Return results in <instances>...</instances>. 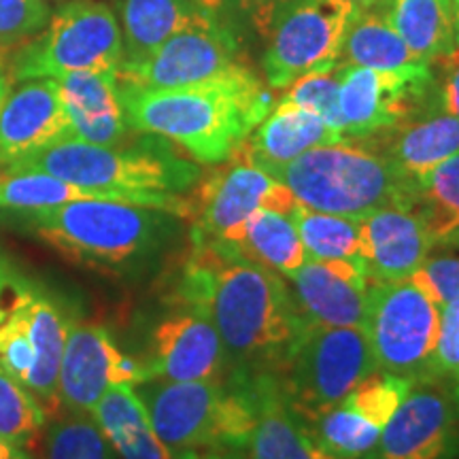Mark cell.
I'll list each match as a JSON object with an SVG mask.
<instances>
[{
  "mask_svg": "<svg viewBox=\"0 0 459 459\" xmlns=\"http://www.w3.org/2000/svg\"><path fill=\"white\" fill-rule=\"evenodd\" d=\"M177 298L213 324L237 372H274L307 324L279 273L196 238Z\"/></svg>",
  "mask_w": 459,
  "mask_h": 459,
  "instance_id": "obj_1",
  "label": "cell"
},
{
  "mask_svg": "<svg viewBox=\"0 0 459 459\" xmlns=\"http://www.w3.org/2000/svg\"><path fill=\"white\" fill-rule=\"evenodd\" d=\"M213 245V243H211ZM254 264L290 277L307 262V251L291 215L260 209L245 221L230 245H217Z\"/></svg>",
  "mask_w": 459,
  "mask_h": 459,
  "instance_id": "obj_28",
  "label": "cell"
},
{
  "mask_svg": "<svg viewBox=\"0 0 459 459\" xmlns=\"http://www.w3.org/2000/svg\"><path fill=\"white\" fill-rule=\"evenodd\" d=\"M434 383L459 381V300L445 304L440 311V334L436 344Z\"/></svg>",
  "mask_w": 459,
  "mask_h": 459,
  "instance_id": "obj_40",
  "label": "cell"
},
{
  "mask_svg": "<svg viewBox=\"0 0 459 459\" xmlns=\"http://www.w3.org/2000/svg\"><path fill=\"white\" fill-rule=\"evenodd\" d=\"M17 291H20V290H17ZM13 300H15V298H0V321H3L4 315L9 313V308H11V304H13Z\"/></svg>",
  "mask_w": 459,
  "mask_h": 459,
  "instance_id": "obj_50",
  "label": "cell"
},
{
  "mask_svg": "<svg viewBox=\"0 0 459 459\" xmlns=\"http://www.w3.org/2000/svg\"><path fill=\"white\" fill-rule=\"evenodd\" d=\"M119 99L132 130L175 143L203 164L232 158L274 108L271 91L247 66L196 88H119Z\"/></svg>",
  "mask_w": 459,
  "mask_h": 459,
  "instance_id": "obj_2",
  "label": "cell"
},
{
  "mask_svg": "<svg viewBox=\"0 0 459 459\" xmlns=\"http://www.w3.org/2000/svg\"><path fill=\"white\" fill-rule=\"evenodd\" d=\"M90 417L122 459H196L200 453H175L152 426L145 404L132 385H115L96 402Z\"/></svg>",
  "mask_w": 459,
  "mask_h": 459,
  "instance_id": "obj_25",
  "label": "cell"
},
{
  "mask_svg": "<svg viewBox=\"0 0 459 459\" xmlns=\"http://www.w3.org/2000/svg\"><path fill=\"white\" fill-rule=\"evenodd\" d=\"M344 136L328 122L307 108L279 102L260 126L247 136L237 153L245 162L266 170L273 166L291 162L308 149L341 143Z\"/></svg>",
  "mask_w": 459,
  "mask_h": 459,
  "instance_id": "obj_24",
  "label": "cell"
},
{
  "mask_svg": "<svg viewBox=\"0 0 459 459\" xmlns=\"http://www.w3.org/2000/svg\"><path fill=\"white\" fill-rule=\"evenodd\" d=\"M71 139V126L54 77L28 79L0 108V166L4 170Z\"/></svg>",
  "mask_w": 459,
  "mask_h": 459,
  "instance_id": "obj_18",
  "label": "cell"
},
{
  "mask_svg": "<svg viewBox=\"0 0 459 459\" xmlns=\"http://www.w3.org/2000/svg\"><path fill=\"white\" fill-rule=\"evenodd\" d=\"M145 370L115 344L105 328L66 321L65 353L57 381V400L71 412L90 415L102 395L115 385H141Z\"/></svg>",
  "mask_w": 459,
  "mask_h": 459,
  "instance_id": "obj_15",
  "label": "cell"
},
{
  "mask_svg": "<svg viewBox=\"0 0 459 459\" xmlns=\"http://www.w3.org/2000/svg\"><path fill=\"white\" fill-rule=\"evenodd\" d=\"M287 279L308 324L364 328L370 281L358 262L307 260Z\"/></svg>",
  "mask_w": 459,
  "mask_h": 459,
  "instance_id": "obj_20",
  "label": "cell"
},
{
  "mask_svg": "<svg viewBox=\"0 0 459 459\" xmlns=\"http://www.w3.org/2000/svg\"><path fill=\"white\" fill-rule=\"evenodd\" d=\"M338 65L372 68V71H404L429 65L411 51L387 17L377 11H358L344 34Z\"/></svg>",
  "mask_w": 459,
  "mask_h": 459,
  "instance_id": "obj_29",
  "label": "cell"
},
{
  "mask_svg": "<svg viewBox=\"0 0 459 459\" xmlns=\"http://www.w3.org/2000/svg\"><path fill=\"white\" fill-rule=\"evenodd\" d=\"M124 37V60H141L166 39L209 17L196 0H122L119 3Z\"/></svg>",
  "mask_w": 459,
  "mask_h": 459,
  "instance_id": "obj_27",
  "label": "cell"
},
{
  "mask_svg": "<svg viewBox=\"0 0 459 459\" xmlns=\"http://www.w3.org/2000/svg\"><path fill=\"white\" fill-rule=\"evenodd\" d=\"M359 264L370 283L409 279L429 257L434 240L417 206H383L359 217Z\"/></svg>",
  "mask_w": 459,
  "mask_h": 459,
  "instance_id": "obj_19",
  "label": "cell"
},
{
  "mask_svg": "<svg viewBox=\"0 0 459 459\" xmlns=\"http://www.w3.org/2000/svg\"><path fill=\"white\" fill-rule=\"evenodd\" d=\"M436 82V105L459 119V49L453 48L432 62Z\"/></svg>",
  "mask_w": 459,
  "mask_h": 459,
  "instance_id": "obj_41",
  "label": "cell"
},
{
  "mask_svg": "<svg viewBox=\"0 0 459 459\" xmlns=\"http://www.w3.org/2000/svg\"><path fill=\"white\" fill-rule=\"evenodd\" d=\"M415 206L434 247H459V153L419 181Z\"/></svg>",
  "mask_w": 459,
  "mask_h": 459,
  "instance_id": "obj_31",
  "label": "cell"
},
{
  "mask_svg": "<svg viewBox=\"0 0 459 459\" xmlns=\"http://www.w3.org/2000/svg\"><path fill=\"white\" fill-rule=\"evenodd\" d=\"M294 0H237L238 9L247 15L251 26L262 39H268L281 20V15L291 7Z\"/></svg>",
  "mask_w": 459,
  "mask_h": 459,
  "instance_id": "obj_42",
  "label": "cell"
},
{
  "mask_svg": "<svg viewBox=\"0 0 459 459\" xmlns=\"http://www.w3.org/2000/svg\"><path fill=\"white\" fill-rule=\"evenodd\" d=\"M341 74L342 65H336L332 71L304 74V77L296 79L290 85L281 102L319 115L324 122H328L332 128H336L344 136V122L341 113Z\"/></svg>",
  "mask_w": 459,
  "mask_h": 459,
  "instance_id": "obj_36",
  "label": "cell"
},
{
  "mask_svg": "<svg viewBox=\"0 0 459 459\" xmlns=\"http://www.w3.org/2000/svg\"><path fill=\"white\" fill-rule=\"evenodd\" d=\"M245 68L232 32L215 15L175 32L141 60L122 62L117 85L126 90L196 88Z\"/></svg>",
  "mask_w": 459,
  "mask_h": 459,
  "instance_id": "obj_10",
  "label": "cell"
},
{
  "mask_svg": "<svg viewBox=\"0 0 459 459\" xmlns=\"http://www.w3.org/2000/svg\"><path fill=\"white\" fill-rule=\"evenodd\" d=\"M412 387L389 372H372L338 404L307 423L315 445L328 459H364Z\"/></svg>",
  "mask_w": 459,
  "mask_h": 459,
  "instance_id": "obj_14",
  "label": "cell"
},
{
  "mask_svg": "<svg viewBox=\"0 0 459 459\" xmlns=\"http://www.w3.org/2000/svg\"><path fill=\"white\" fill-rule=\"evenodd\" d=\"M347 3H351L355 11H370L375 9L377 4H385L387 0H347Z\"/></svg>",
  "mask_w": 459,
  "mask_h": 459,
  "instance_id": "obj_48",
  "label": "cell"
},
{
  "mask_svg": "<svg viewBox=\"0 0 459 459\" xmlns=\"http://www.w3.org/2000/svg\"><path fill=\"white\" fill-rule=\"evenodd\" d=\"M436 105V82L429 65L404 71L344 66L341 113L344 139H364L426 113Z\"/></svg>",
  "mask_w": 459,
  "mask_h": 459,
  "instance_id": "obj_12",
  "label": "cell"
},
{
  "mask_svg": "<svg viewBox=\"0 0 459 459\" xmlns=\"http://www.w3.org/2000/svg\"><path fill=\"white\" fill-rule=\"evenodd\" d=\"M48 409L30 389L0 368V438L26 446L45 426Z\"/></svg>",
  "mask_w": 459,
  "mask_h": 459,
  "instance_id": "obj_34",
  "label": "cell"
},
{
  "mask_svg": "<svg viewBox=\"0 0 459 459\" xmlns=\"http://www.w3.org/2000/svg\"><path fill=\"white\" fill-rule=\"evenodd\" d=\"M141 364L145 381H209L223 377L228 361L213 324L181 308L156 325Z\"/></svg>",
  "mask_w": 459,
  "mask_h": 459,
  "instance_id": "obj_17",
  "label": "cell"
},
{
  "mask_svg": "<svg viewBox=\"0 0 459 459\" xmlns=\"http://www.w3.org/2000/svg\"><path fill=\"white\" fill-rule=\"evenodd\" d=\"M124 37L117 17L96 0H71L51 15L49 28L13 56L11 82L60 77L74 71H117Z\"/></svg>",
  "mask_w": 459,
  "mask_h": 459,
  "instance_id": "obj_9",
  "label": "cell"
},
{
  "mask_svg": "<svg viewBox=\"0 0 459 459\" xmlns=\"http://www.w3.org/2000/svg\"><path fill=\"white\" fill-rule=\"evenodd\" d=\"M34 366H37V349L32 344L30 332H28L24 313H22L20 304L13 300L9 313L0 321V368L7 370L26 387Z\"/></svg>",
  "mask_w": 459,
  "mask_h": 459,
  "instance_id": "obj_37",
  "label": "cell"
},
{
  "mask_svg": "<svg viewBox=\"0 0 459 459\" xmlns=\"http://www.w3.org/2000/svg\"><path fill=\"white\" fill-rule=\"evenodd\" d=\"M266 172L298 204L321 213L359 220L383 206H415L417 200V187L381 153L351 139L308 149Z\"/></svg>",
  "mask_w": 459,
  "mask_h": 459,
  "instance_id": "obj_4",
  "label": "cell"
},
{
  "mask_svg": "<svg viewBox=\"0 0 459 459\" xmlns=\"http://www.w3.org/2000/svg\"><path fill=\"white\" fill-rule=\"evenodd\" d=\"M48 22L45 0H0V48L32 39Z\"/></svg>",
  "mask_w": 459,
  "mask_h": 459,
  "instance_id": "obj_38",
  "label": "cell"
},
{
  "mask_svg": "<svg viewBox=\"0 0 459 459\" xmlns=\"http://www.w3.org/2000/svg\"><path fill=\"white\" fill-rule=\"evenodd\" d=\"M358 141L381 153L417 187L429 170L459 153V119L434 107Z\"/></svg>",
  "mask_w": 459,
  "mask_h": 459,
  "instance_id": "obj_21",
  "label": "cell"
},
{
  "mask_svg": "<svg viewBox=\"0 0 459 459\" xmlns=\"http://www.w3.org/2000/svg\"><path fill=\"white\" fill-rule=\"evenodd\" d=\"M453 398H455V402L459 404V381L453 383Z\"/></svg>",
  "mask_w": 459,
  "mask_h": 459,
  "instance_id": "obj_51",
  "label": "cell"
},
{
  "mask_svg": "<svg viewBox=\"0 0 459 459\" xmlns=\"http://www.w3.org/2000/svg\"><path fill=\"white\" fill-rule=\"evenodd\" d=\"M152 426L175 453L240 451L255 428L249 372L209 381H145L136 389Z\"/></svg>",
  "mask_w": 459,
  "mask_h": 459,
  "instance_id": "obj_5",
  "label": "cell"
},
{
  "mask_svg": "<svg viewBox=\"0 0 459 459\" xmlns=\"http://www.w3.org/2000/svg\"><path fill=\"white\" fill-rule=\"evenodd\" d=\"M170 220L166 211L124 200H74L30 213V226L51 249L79 266L124 273L152 254Z\"/></svg>",
  "mask_w": 459,
  "mask_h": 459,
  "instance_id": "obj_6",
  "label": "cell"
},
{
  "mask_svg": "<svg viewBox=\"0 0 459 459\" xmlns=\"http://www.w3.org/2000/svg\"><path fill=\"white\" fill-rule=\"evenodd\" d=\"M223 3H226V0H196V4L203 11H206V13L209 15H220V11L223 9Z\"/></svg>",
  "mask_w": 459,
  "mask_h": 459,
  "instance_id": "obj_45",
  "label": "cell"
},
{
  "mask_svg": "<svg viewBox=\"0 0 459 459\" xmlns=\"http://www.w3.org/2000/svg\"><path fill=\"white\" fill-rule=\"evenodd\" d=\"M56 79L71 139L105 147L119 145L130 126L119 99L117 71H74Z\"/></svg>",
  "mask_w": 459,
  "mask_h": 459,
  "instance_id": "obj_22",
  "label": "cell"
},
{
  "mask_svg": "<svg viewBox=\"0 0 459 459\" xmlns=\"http://www.w3.org/2000/svg\"><path fill=\"white\" fill-rule=\"evenodd\" d=\"M459 404L436 383L415 385L364 459H457Z\"/></svg>",
  "mask_w": 459,
  "mask_h": 459,
  "instance_id": "obj_16",
  "label": "cell"
},
{
  "mask_svg": "<svg viewBox=\"0 0 459 459\" xmlns=\"http://www.w3.org/2000/svg\"><path fill=\"white\" fill-rule=\"evenodd\" d=\"M102 198L99 194L73 186V183L45 175V172H3L0 175V206L13 211L54 209L74 200Z\"/></svg>",
  "mask_w": 459,
  "mask_h": 459,
  "instance_id": "obj_33",
  "label": "cell"
},
{
  "mask_svg": "<svg viewBox=\"0 0 459 459\" xmlns=\"http://www.w3.org/2000/svg\"><path fill=\"white\" fill-rule=\"evenodd\" d=\"M440 311L411 277L370 283L364 332L377 368L412 385L434 383Z\"/></svg>",
  "mask_w": 459,
  "mask_h": 459,
  "instance_id": "obj_8",
  "label": "cell"
},
{
  "mask_svg": "<svg viewBox=\"0 0 459 459\" xmlns=\"http://www.w3.org/2000/svg\"><path fill=\"white\" fill-rule=\"evenodd\" d=\"M20 281L11 277L7 266L0 262V298H15L17 290H20Z\"/></svg>",
  "mask_w": 459,
  "mask_h": 459,
  "instance_id": "obj_43",
  "label": "cell"
},
{
  "mask_svg": "<svg viewBox=\"0 0 459 459\" xmlns=\"http://www.w3.org/2000/svg\"><path fill=\"white\" fill-rule=\"evenodd\" d=\"M15 302L24 313L28 332H30L32 344L37 349V366H34L26 389H30L43 402L45 409H56L60 404L57 381H60V364L62 353H65L66 319L62 317L60 308L48 296L37 294L32 287L24 283L17 291Z\"/></svg>",
  "mask_w": 459,
  "mask_h": 459,
  "instance_id": "obj_26",
  "label": "cell"
},
{
  "mask_svg": "<svg viewBox=\"0 0 459 459\" xmlns=\"http://www.w3.org/2000/svg\"><path fill=\"white\" fill-rule=\"evenodd\" d=\"M255 400L251 459H328L287 402L274 372H249Z\"/></svg>",
  "mask_w": 459,
  "mask_h": 459,
  "instance_id": "obj_23",
  "label": "cell"
},
{
  "mask_svg": "<svg viewBox=\"0 0 459 459\" xmlns=\"http://www.w3.org/2000/svg\"><path fill=\"white\" fill-rule=\"evenodd\" d=\"M291 220L300 234L307 260H344L359 264V220L321 213L307 206H298Z\"/></svg>",
  "mask_w": 459,
  "mask_h": 459,
  "instance_id": "obj_32",
  "label": "cell"
},
{
  "mask_svg": "<svg viewBox=\"0 0 459 459\" xmlns=\"http://www.w3.org/2000/svg\"><path fill=\"white\" fill-rule=\"evenodd\" d=\"M45 459H111V453L94 419L71 412L51 426Z\"/></svg>",
  "mask_w": 459,
  "mask_h": 459,
  "instance_id": "obj_35",
  "label": "cell"
},
{
  "mask_svg": "<svg viewBox=\"0 0 459 459\" xmlns=\"http://www.w3.org/2000/svg\"><path fill=\"white\" fill-rule=\"evenodd\" d=\"M377 370L364 328H330L307 321L274 375L291 409L304 423H311Z\"/></svg>",
  "mask_w": 459,
  "mask_h": 459,
  "instance_id": "obj_7",
  "label": "cell"
},
{
  "mask_svg": "<svg viewBox=\"0 0 459 459\" xmlns=\"http://www.w3.org/2000/svg\"><path fill=\"white\" fill-rule=\"evenodd\" d=\"M196 459H240L238 451H213V453H200Z\"/></svg>",
  "mask_w": 459,
  "mask_h": 459,
  "instance_id": "obj_47",
  "label": "cell"
},
{
  "mask_svg": "<svg viewBox=\"0 0 459 459\" xmlns=\"http://www.w3.org/2000/svg\"><path fill=\"white\" fill-rule=\"evenodd\" d=\"M9 94H11V79L9 74L4 73V68L0 66V108H3L4 100L9 99Z\"/></svg>",
  "mask_w": 459,
  "mask_h": 459,
  "instance_id": "obj_46",
  "label": "cell"
},
{
  "mask_svg": "<svg viewBox=\"0 0 459 459\" xmlns=\"http://www.w3.org/2000/svg\"><path fill=\"white\" fill-rule=\"evenodd\" d=\"M355 13L347 0H294L268 37L264 56L268 85L285 90L304 74L332 71Z\"/></svg>",
  "mask_w": 459,
  "mask_h": 459,
  "instance_id": "obj_11",
  "label": "cell"
},
{
  "mask_svg": "<svg viewBox=\"0 0 459 459\" xmlns=\"http://www.w3.org/2000/svg\"><path fill=\"white\" fill-rule=\"evenodd\" d=\"M4 172H45L107 200H124L189 217V200L181 198L200 179L198 169L158 143L136 147L91 145L66 139Z\"/></svg>",
  "mask_w": 459,
  "mask_h": 459,
  "instance_id": "obj_3",
  "label": "cell"
},
{
  "mask_svg": "<svg viewBox=\"0 0 459 459\" xmlns=\"http://www.w3.org/2000/svg\"><path fill=\"white\" fill-rule=\"evenodd\" d=\"M298 206L283 183L243 160L200 183L196 198L189 200V217H194L192 238L230 245L255 211L294 215Z\"/></svg>",
  "mask_w": 459,
  "mask_h": 459,
  "instance_id": "obj_13",
  "label": "cell"
},
{
  "mask_svg": "<svg viewBox=\"0 0 459 459\" xmlns=\"http://www.w3.org/2000/svg\"><path fill=\"white\" fill-rule=\"evenodd\" d=\"M385 15L411 51L432 65L455 48L453 0H387Z\"/></svg>",
  "mask_w": 459,
  "mask_h": 459,
  "instance_id": "obj_30",
  "label": "cell"
},
{
  "mask_svg": "<svg viewBox=\"0 0 459 459\" xmlns=\"http://www.w3.org/2000/svg\"><path fill=\"white\" fill-rule=\"evenodd\" d=\"M440 308L459 300V257H428L411 277Z\"/></svg>",
  "mask_w": 459,
  "mask_h": 459,
  "instance_id": "obj_39",
  "label": "cell"
},
{
  "mask_svg": "<svg viewBox=\"0 0 459 459\" xmlns=\"http://www.w3.org/2000/svg\"><path fill=\"white\" fill-rule=\"evenodd\" d=\"M453 43L459 49V0H453Z\"/></svg>",
  "mask_w": 459,
  "mask_h": 459,
  "instance_id": "obj_49",
  "label": "cell"
},
{
  "mask_svg": "<svg viewBox=\"0 0 459 459\" xmlns=\"http://www.w3.org/2000/svg\"><path fill=\"white\" fill-rule=\"evenodd\" d=\"M0 459H32V457L24 451V446L0 438Z\"/></svg>",
  "mask_w": 459,
  "mask_h": 459,
  "instance_id": "obj_44",
  "label": "cell"
}]
</instances>
